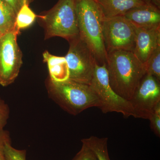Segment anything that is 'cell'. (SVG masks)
<instances>
[{"label": "cell", "instance_id": "10", "mask_svg": "<svg viewBox=\"0 0 160 160\" xmlns=\"http://www.w3.org/2000/svg\"><path fill=\"white\" fill-rule=\"evenodd\" d=\"M159 46L160 26L136 28L135 46L132 52L141 62L145 65L152 52Z\"/></svg>", "mask_w": 160, "mask_h": 160}, {"label": "cell", "instance_id": "24", "mask_svg": "<svg viewBox=\"0 0 160 160\" xmlns=\"http://www.w3.org/2000/svg\"><path fill=\"white\" fill-rule=\"evenodd\" d=\"M150 2L160 9V0H150Z\"/></svg>", "mask_w": 160, "mask_h": 160}, {"label": "cell", "instance_id": "3", "mask_svg": "<svg viewBox=\"0 0 160 160\" xmlns=\"http://www.w3.org/2000/svg\"><path fill=\"white\" fill-rule=\"evenodd\" d=\"M79 35L93 53L97 64L106 63L107 52L103 34L105 16L95 0H78Z\"/></svg>", "mask_w": 160, "mask_h": 160}, {"label": "cell", "instance_id": "7", "mask_svg": "<svg viewBox=\"0 0 160 160\" xmlns=\"http://www.w3.org/2000/svg\"><path fill=\"white\" fill-rule=\"evenodd\" d=\"M17 29L0 36V85L14 82L23 64L22 53L18 44Z\"/></svg>", "mask_w": 160, "mask_h": 160}, {"label": "cell", "instance_id": "19", "mask_svg": "<svg viewBox=\"0 0 160 160\" xmlns=\"http://www.w3.org/2000/svg\"><path fill=\"white\" fill-rule=\"evenodd\" d=\"M10 116L9 105L0 97V131L5 129Z\"/></svg>", "mask_w": 160, "mask_h": 160}, {"label": "cell", "instance_id": "15", "mask_svg": "<svg viewBox=\"0 0 160 160\" xmlns=\"http://www.w3.org/2000/svg\"><path fill=\"white\" fill-rule=\"evenodd\" d=\"M81 142L85 143L93 151L97 160H111L108 152L107 138L91 136L87 138L82 139Z\"/></svg>", "mask_w": 160, "mask_h": 160}, {"label": "cell", "instance_id": "25", "mask_svg": "<svg viewBox=\"0 0 160 160\" xmlns=\"http://www.w3.org/2000/svg\"><path fill=\"white\" fill-rule=\"evenodd\" d=\"M146 2H147L148 3H151L150 2V0H146Z\"/></svg>", "mask_w": 160, "mask_h": 160}, {"label": "cell", "instance_id": "5", "mask_svg": "<svg viewBox=\"0 0 160 160\" xmlns=\"http://www.w3.org/2000/svg\"><path fill=\"white\" fill-rule=\"evenodd\" d=\"M90 86L97 95L103 113L116 112L124 117L134 116V112L129 101L123 98L112 89L109 84L106 63L96 64Z\"/></svg>", "mask_w": 160, "mask_h": 160}, {"label": "cell", "instance_id": "13", "mask_svg": "<svg viewBox=\"0 0 160 160\" xmlns=\"http://www.w3.org/2000/svg\"><path fill=\"white\" fill-rule=\"evenodd\" d=\"M43 61L48 66L49 77L55 81H64L69 79V69L65 57L57 56L49 51L43 53Z\"/></svg>", "mask_w": 160, "mask_h": 160}, {"label": "cell", "instance_id": "16", "mask_svg": "<svg viewBox=\"0 0 160 160\" xmlns=\"http://www.w3.org/2000/svg\"><path fill=\"white\" fill-rule=\"evenodd\" d=\"M25 4L22 6L17 14L16 27L19 30L27 29L33 24L38 17L29 6Z\"/></svg>", "mask_w": 160, "mask_h": 160}, {"label": "cell", "instance_id": "11", "mask_svg": "<svg viewBox=\"0 0 160 160\" xmlns=\"http://www.w3.org/2000/svg\"><path fill=\"white\" fill-rule=\"evenodd\" d=\"M123 16L136 28H149L160 26V9L151 3L131 9Z\"/></svg>", "mask_w": 160, "mask_h": 160}, {"label": "cell", "instance_id": "9", "mask_svg": "<svg viewBox=\"0 0 160 160\" xmlns=\"http://www.w3.org/2000/svg\"><path fill=\"white\" fill-rule=\"evenodd\" d=\"M129 101L134 112L133 117L149 119L160 103V81L145 74Z\"/></svg>", "mask_w": 160, "mask_h": 160}, {"label": "cell", "instance_id": "21", "mask_svg": "<svg viewBox=\"0 0 160 160\" xmlns=\"http://www.w3.org/2000/svg\"><path fill=\"white\" fill-rule=\"evenodd\" d=\"M82 143V148L72 160H97L93 151L85 143Z\"/></svg>", "mask_w": 160, "mask_h": 160}, {"label": "cell", "instance_id": "12", "mask_svg": "<svg viewBox=\"0 0 160 160\" xmlns=\"http://www.w3.org/2000/svg\"><path fill=\"white\" fill-rule=\"evenodd\" d=\"M105 18L124 16L131 9L149 3L146 0H96Z\"/></svg>", "mask_w": 160, "mask_h": 160}, {"label": "cell", "instance_id": "14", "mask_svg": "<svg viewBox=\"0 0 160 160\" xmlns=\"http://www.w3.org/2000/svg\"><path fill=\"white\" fill-rule=\"evenodd\" d=\"M17 14L5 0H0V36L17 29Z\"/></svg>", "mask_w": 160, "mask_h": 160}, {"label": "cell", "instance_id": "22", "mask_svg": "<svg viewBox=\"0 0 160 160\" xmlns=\"http://www.w3.org/2000/svg\"><path fill=\"white\" fill-rule=\"evenodd\" d=\"M10 141L11 139L9 131L5 129L0 131V160H7L5 154V145Z\"/></svg>", "mask_w": 160, "mask_h": 160}, {"label": "cell", "instance_id": "18", "mask_svg": "<svg viewBox=\"0 0 160 160\" xmlns=\"http://www.w3.org/2000/svg\"><path fill=\"white\" fill-rule=\"evenodd\" d=\"M5 154L7 160H26V150L14 148L11 141L5 145Z\"/></svg>", "mask_w": 160, "mask_h": 160}, {"label": "cell", "instance_id": "8", "mask_svg": "<svg viewBox=\"0 0 160 160\" xmlns=\"http://www.w3.org/2000/svg\"><path fill=\"white\" fill-rule=\"evenodd\" d=\"M136 28L125 17L105 18L103 34L107 52L112 50L133 52Z\"/></svg>", "mask_w": 160, "mask_h": 160}, {"label": "cell", "instance_id": "4", "mask_svg": "<svg viewBox=\"0 0 160 160\" xmlns=\"http://www.w3.org/2000/svg\"><path fill=\"white\" fill-rule=\"evenodd\" d=\"M78 0H58L48 11L38 15L45 32V39L61 37L69 42L79 36Z\"/></svg>", "mask_w": 160, "mask_h": 160}, {"label": "cell", "instance_id": "23", "mask_svg": "<svg viewBox=\"0 0 160 160\" xmlns=\"http://www.w3.org/2000/svg\"><path fill=\"white\" fill-rule=\"evenodd\" d=\"M14 9L16 14L25 4L30 5L34 0H5Z\"/></svg>", "mask_w": 160, "mask_h": 160}, {"label": "cell", "instance_id": "1", "mask_svg": "<svg viewBox=\"0 0 160 160\" xmlns=\"http://www.w3.org/2000/svg\"><path fill=\"white\" fill-rule=\"evenodd\" d=\"M107 52L106 69L110 86L118 94L129 101L146 74V66L132 52L112 50Z\"/></svg>", "mask_w": 160, "mask_h": 160}, {"label": "cell", "instance_id": "2", "mask_svg": "<svg viewBox=\"0 0 160 160\" xmlns=\"http://www.w3.org/2000/svg\"><path fill=\"white\" fill-rule=\"evenodd\" d=\"M46 86L49 98L69 114L77 115L89 108L99 107L97 95L90 85L70 79L55 81L49 76Z\"/></svg>", "mask_w": 160, "mask_h": 160}, {"label": "cell", "instance_id": "6", "mask_svg": "<svg viewBox=\"0 0 160 160\" xmlns=\"http://www.w3.org/2000/svg\"><path fill=\"white\" fill-rule=\"evenodd\" d=\"M68 42L69 49L65 58L69 69V79L90 85L97 63L93 53L79 36Z\"/></svg>", "mask_w": 160, "mask_h": 160}, {"label": "cell", "instance_id": "26", "mask_svg": "<svg viewBox=\"0 0 160 160\" xmlns=\"http://www.w3.org/2000/svg\"><path fill=\"white\" fill-rule=\"evenodd\" d=\"M95 1H96V0H95Z\"/></svg>", "mask_w": 160, "mask_h": 160}, {"label": "cell", "instance_id": "17", "mask_svg": "<svg viewBox=\"0 0 160 160\" xmlns=\"http://www.w3.org/2000/svg\"><path fill=\"white\" fill-rule=\"evenodd\" d=\"M146 74L160 81V46L158 47L145 64Z\"/></svg>", "mask_w": 160, "mask_h": 160}, {"label": "cell", "instance_id": "20", "mask_svg": "<svg viewBox=\"0 0 160 160\" xmlns=\"http://www.w3.org/2000/svg\"><path fill=\"white\" fill-rule=\"evenodd\" d=\"M149 120L150 127L156 135L160 136V103L157 106Z\"/></svg>", "mask_w": 160, "mask_h": 160}]
</instances>
